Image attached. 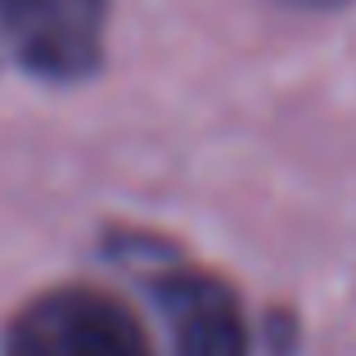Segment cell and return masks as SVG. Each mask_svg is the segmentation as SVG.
<instances>
[{
    "label": "cell",
    "mask_w": 356,
    "mask_h": 356,
    "mask_svg": "<svg viewBox=\"0 0 356 356\" xmlns=\"http://www.w3.org/2000/svg\"><path fill=\"white\" fill-rule=\"evenodd\" d=\"M289 9H302V14H330V9H348L356 0H280Z\"/></svg>",
    "instance_id": "4"
},
{
    "label": "cell",
    "mask_w": 356,
    "mask_h": 356,
    "mask_svg": "<svg viewBox=\"0 0 356 356\" xmlns=\"http://www.w3.org/2000/svg\"><path fill=\"white\" fill-rule=\"evenodd\" d=\"M0 356H154V343L118 293L54 284L9 321Z\"/></svg>",
    "instance_id": "1"
},
{
    "label": "cell",
    "mask_w": 356,
    "mask_h": 356,
    "mask_svg": "<svg viewBox=\"0 0 356 356\" xmlns=\"http://www.w3.org/2000/svg\"><path fill=\"white\" fill-rule=\"evenodd\" d=\"M172 356H248V321L235 289L194 266L158 270L149 280Z\"/></svg>",
    "instance_id": "3"
},
{
    "label": "cell",
    "mask_w": 356,
    "mask_h": 356,
    "mask_svg": "<svg viewBox=\"0 0 356 356\" xmlns=\"http://www.w3.org/2000/svg\"><path fill=\"white\" fill-rule=\"evenodd\" d=\"M113 0H0V45L36 81L72 86L99 72Z\"/></svg>",
    "instance_id": "2"
}]
</instances>
